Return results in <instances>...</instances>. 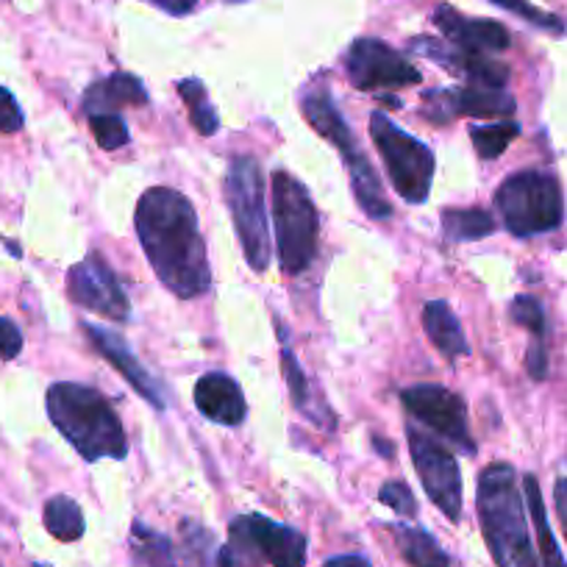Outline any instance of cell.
<instances>
[{"label": "cell", "mask_w": 567, "mask_h": 567, "mask_svg": "<svg viewBox=\"0 0 567 567\" xmlns=\"http://www.w3.org/2000/svg\"><path fill=\"white\" fill-rule=\"evenodd\" d=\"M409 454H412L414 471H417L420 484L425 495L440 506L451 523L462 520V473L456 465L454 454L443 443L432 440L429 434L417 432L414 425H406Z\"/></svg>", "instance_id": "30bf717a"}, {"label": "cell", "mask_w": 567, "mask_h": 567, "mask_svg": "<svg viewBox=\"0 0 567 567\" xmlns=\"http://www.w3.org/2000/svg\"><path fill=\"white\" fill-rule=\"evenodd\" d=\"M414 51L432 56L434 62H440L443 68H449L451 73L465 75L467 84L473 86H493V90H504L506 81H509V68L498 59H493L489 53L478 51H465V48L445 45L440 40H429V37H420L412 42Z\"/></svg>", "instance_id": "9a60e30c"}, {"label": "cell", "mask_w": 567, "mask_h": 567, "mask_svg": "<svg viewBox=\"0 0 567 567\" xmlns=\"http://www.w3.org/2000/svg\"><path fill=\"white\" fill-rule=\"evenodd\" d=\"M148 90L131 73H112L84 92L86 114H117L125 106H148Z\"/></svg>", "instance_id": "d6986e66"}, {"label": "cell", "mask_w": 567, "mask_h": 567, "mask_svg": "<svg viewBox=\"0 0 567 567\" xmlns=\"http://www.w3.org/2000/svg\"><path fill=\"white\" fill-rule=\"evenodd\" d=\"M178 95L184 97L189 112V123L198 131L200 136H212L220 131V117H217V109L212 106L209 92H206L204 81L200 79H184L178 81Z\"/></svg>", "instance_id": "d4e9b609"}, {"label": "cell", "mask_w": 567, "mask_h": 567, "mask_svg": "<svg viewBox=\"0 0 567 567\" xmlns=\"http://www.w3.org/2000/svg\"><path fill=\"white\" fill-rule=\"evenodd\" d=\"M493 3H495V7L506 9V12L517 14V18H523L526 23L537 25V29L550 31V34H556V37L565 34V29H567L565 20H559L556 14H548V12H543V9L532 7L528 0H493Z\"/></svg>", "instance_id": "4dcf8cb0"}, {"label": "cell", "mask_w": 567, "mask_h": 567, "mask_svg": "<svg viewBox=\"0 0 567 567\" xmlns=\"http://www.w3.org/2000/svg\"><path fill=\"white\" fill-rule=\"evenodd\" d=\"M346 73L357 90H403L423 81L420 70L386 42L362 37L346 53Z\"/></svg>", "instance_id": "7c38bea8"}, {"label": "cell", "mask_w": 567, "mask_h": 567, "mask_svg": "<svg viewBox=\"0 0 567 567\" xmlns=\"http://www.w3.org/2000/svg\"><path fill=\"white\" fill-rule=\"evenodd\" d=\"M34 567H42V565H34Z\"/></svg>", "instance_id": "f35d334b"}, {"label": "cell", "mask_w": 567, "mask_h": 567, "mask_svg": "<svg viewBox=\"0 0 567 567\" xmlns=\"http://www.w3.org/2000/svg\"><path fill=\"white\" fill-rule=\"evenodd\" d=\"M68 296L86 312H95L112 323H125L131 318L128 296L120 287L112 265L101 254H90L70 267Z\"/></svg>", "instance_id": "4fadbf2b"}, {"label": "cell", "mask_w": 567, "mask_h": 567, "mask_svg": "<svg viewBox=\"0 0 567 567\" xmlns=\"http://www.w3.org/2000/svg\"><path fill=\"white\" fill-rule=\"evenodd\" d=\"M509 315H512V320H515L517 326H523V329L532 331L534 342L545 346V331H548V323H545V309H543V303L537 301V298H534V296H517L515 301H512Z\"/></svg>", "instance_id": "f546056e"}, {"label": "cell", "mask_w": 567, "mask_h": 567, "mask_svg": "<svg viewBox=\"0 0 567 567\" xmlns=\"http://www.w3.org/2000/svg\"><path fill=\"white\" fill-rule=\"evenodd\" d=\"M90 128L103 151H117L128 145L131 131L120 114H90Z\"/></svg>", "instance_id": "f1b7e54d"}, {"label": "cell", "mask_w": 567, "mask_h": 567, "mask_svg": "<svg viewBox=\"0 0 567 567\" xmlns=\"http://www.w3.org/2000/svg\"><path fill=\"white\" fill-rule=\"evenodd\" d=\"M323 567H373L364 556L357 554H346V556H331Z\"/></svg>", "instance_id": "8d00e7d4"}, {"label": "cell", "mask_w": 567, "mask_h": 567, "mask_svg": "<svg viewBox=\"0 0 567 567\" xmlns=\"http://www.w3.org/2000/svg\"><path fill=\"white\" fill-rule=\"evenodd\" d=\"M517 136H520V125L515 120H506V123L495 125H473L471 128L473 148H476V154L482 159H498Z\"/></svg>", "instance_id": "4316f807"}, {"label": "cell", "mask_w": 567, "mask_h": 567, "mask_svg": "<svg viewBox=\"0 0 567 567\" xmlns=\"http://www.w3.org/2000/svg\"><path fill=\"white\" fill-rule=\"evenodd\" d=\"M151 3L159 7L162 12L173 14V18H184V14H189L198 7V0H151Z\"/></svg>", "instance_id": "d590c367"}, {"label": "cell", "mask_w": 567, "mask_h": 567, "mask_svg": "<svg viewBox=\"0 0 567 567\" xmlns=\"http://www.w3.org/2000/svg\"><path fill=\"white\" fill-rule=\"evenodd\" d=\"M23 125H25L23 109H20V103L14 101L12 92L0 84V131H3V134H18Z\"/></svg>", "instance_id": "d6a6232c"}, {"label": "cell", "mask_w": 567, "mask_h": 567, "mask_svg": "<svg viewBox=\"0 0 567 567\" xmlns=\"http://www.w3.org/2000/svg\"><path fill=\"white\" fill-rule=\"evenodd\" d=\"M373 445H375V449H379L381 454H384V456H392V449H390V445L381 443V437H375V440H373Z\"/></svg>", "instance_id": "74e56055"}, {"label": "cell", "mask_w": 567, "mask_h": 567, "mask_svg": "<svg viewBox=\"0 0 567 567\" xmlns=\"http://www.w3.org/2000/svg\"><path fill=\"white\" fill-rule=\"evenodd\" d=\"M134 554L142 565L148 567H176L173 559V543L165 534L154 532V528L142 526L140 520L134 523Z\"/></svg>", "instance_id": "83f0119b"}, {"label": "cell", "mask_w": 567, "mask_h": 567, "mask_svg": "<svg viewBox=\"0 0 567 567\" xmlns=\"http://www.w3.org/2000/svg\"><path fill=\"white\" fill-rule=\"evenodd\" d=\"M401 403L412 417L429 425L434 434L449 440L467 456L476 454L471 425H467V403L454 390L443 384H414L401 392Z\"/></svg>", "instance_id": "8fae6325"}, {"label": "cell", "mask_w": 567, "mask_h": 567, "mask_svg": "<svg viewBox=\"0 0 567 567\" xmlns=\"http://www.w3.org/2000/svg\"><path fill=\"white\" fill-rule=\"evenodd\" d=\"M195 406L206 420L220 425H239L248 414V403H245L243 386L231 379L228 373H204L195 381Z\"/></svg>", "instance_id": "ac0fdd59"}, {"label": "cell", "mask_w": 567, "mask_h": 567, "mask_svg": "<svg viewBox=\"0 0 567 567\" xmlns=\"http://www.w3.org/2000/svg\"><path fill=\"white\" fill-rule=\"evenodd\" d=\"M23 351V334L12 320L0 318V359H14Z\"/></svg>", "instance_id": "836d02e7"}, {"label": "cell", "mask_w": 567, "mask_h": 567, "mask_svg": "<svg viewBox=\"0 0 567 567\" xmlns=\"http://www.w3.org/2000/svg\"><path fill=\"white\" fill-rule=\"evenodd\" d=\"M42 523H45L48 534L59 543H75V539L84 537V512L68 495H56L45 504V512H42Z\"/></svg>", "instance_id": "cb8c5ba5"}, {"label": "cell", "mask_w": 567, "mask_h": 567, "mask_svg": "<svg viewBox=\"0 0 567 567\" xmlns=\"http://www.w3.org/2000/svg\"><path fill=\"white\" fill-rule=\"evenodd\" d=\"M370 136H373L381 162L390 173L395 193L412 206L425 204V198L432 193L434 171H437L432 148L420 142L417 136L406 134L384 112L370 114Z\"/></svg>", "instance_id": "ba28073f"}, {"label": "cell", "mask_w": 567, "mask_h": 567, "mask_svg": "<svg viewBox=\"0 0 567 567\" xmlns=\"http://www.w3.org/2000/svg\"><path fill=\"white\" fill-rule=\"evenodd\" d=\"M48 417L84 462L125 460L128 437L117 412L95 386L59 381L48 390Z\"/></svg>", "instance_id": "7a4b0ae2"}, {"label": "cell", "mask_w": 567, "mask_h": 567, "mask_svg": "<svg viewBox=\"0 0 567 567\" xmlns=\"http://www.w3.org/2000/svg\"><path fill=\"white\" fill-rule=\"evenodd\" d=\"M523 495H526L528 504V515L534 520V532H537V545H539V561L543 567H567L565 556H561L559 543L554 537V528L548 523V512H545L543 504V493H539V482L537 476L526 473L523 476Z\"/></svg>", "instance_id": "603a6c76"}, {"label": "cell", "mask_w": 567, "mask_h": 567, "mask_svg": "<svg viewBox=\"0 0 567 567\" xmlns=\"http://www.w3.org/2000/svg\"><path fill=\"white\" fill-rule=\"evenodd\" d=\"M226 200L250 270L265 272L270 265V231H267L261 167L254 156L231 159L226 173Z\"/></svg>", "instance_id": "9c48e42d"}, {"label": "cell", "mask_w": 567, "mask_h": 567, "mask_svg": "<svg viewBox=\"0 0 567 567\" xmlns=\"http://www.w3.org/2000/svg\"><path fill=\"white\" fill-rule=\"evenodd\" d=\"M554 504H556V515H559V523H561V534H565L567 539V476L556 478Z\"/></svg>", "instance_id": "e575fe53"}, {"label": "cell", "mask_w": 567, "mask_h": 567, "mask_svg": "<svg viewBox=\"0 0 567 567\" xmlns=\"http://www.w3.org/2000/svg\"><path fill=\"white\" fill-rule=\"evenodd\" d=\"M379 501L386 506V509L395 512V515L417 517V504H414L412 489H409L403 482H386L384 487L379 489Z\"/></svg>", "instance_id": "1f68e13d"}, {"label": "cell", "mask_w": 567, "mask_h": 567, "mask_svg": "<svg viewBox=\"0 0 567 567\" xmlns=\"http://www.w3.org/2000/svg\"><path fill=\"white\" fill-rule=\"evenodd\" d=\"M136 237L165 290L189 301L209 290L212 270L198 215L187 195L173 187H151L136 204Z\"/></svg>", "instance_id": "6da1fadb"}, {"label": "cell", "mask_w": 567, "mask_h": 567, "mask_svg": "<svg viewBox=\"0 0 567 567\" xmlns=\"http://www.w3.org/2000/svg\"><path fill=\"white\" fill-rule=\"evenodd\" d=\"M478 520H482L484 543L498 567H539L528 532L526 506H523L520 484L515 467L495 462L478 476L476 487Z\"/></svg>", "instance_id": "3957f363"}, {"label": "cell", "mask_w": 567, "mask_h": 567, "mask_svg": "<svg viewBox=\"0 0 567 567\" xmlns=\"http://www.w3.org/2000/svg\"><path fill=\"white\" fill-rule=\"evenodd\" d=\"M423 329L432 340V346L437 348L443 357L460 359L471 353V346L465 340V331H462L460 320L451 312V307L445 301H429L423 307Z\"/></svg>", "instance_id": "44dd1931"}, {"label": "cell", "mask_w": 567, "mask_h": 567, "mask_svg": "<svg viewBox=\"0 0 567 567\" xmlns=\"http://www.w3.org/2000/svg\"><path fill=\"white\" fill-rule=\"evenodd\" d=\"M301 112L303 117L312 123V128L340 151L342 162H346L348 167V176H351V187H353V195H357L359 209H362L368 217H373V220H386V217H392V204L386 200L384 187H381L379 176H375L368 156H364L362 148H359L357 136H353V131L348 128L346 117H342L340 109H337L331 92L318 90L303 95Z\"/></svg>", "instance_id": "277c9868"}, {"label": "cell", "mask_w": 567, "mask_h": 567, "mask_svg": "<svg viewBox=\"0 0 567 567\" xmlns=\"http://www.w3.org/2000/svg\"><path fill=\"white\" fill-rule=\"evenodd\" d=\"M434 25L443 31L445 40L456 48L478 53H501L509 48V31L495 20H473L456 12L449 3H440L434 12Z\"/></svg>", "instance_id": "e0dca14e"}, {"label": "cell", "mask_w": 567, "mask_h": 567, "mask_svg": "<svg viewBox=\"0 0 567 567\" xmlns=\"http://www.w3.org/2000/svg\"><path fill=\"white\" fill-rule=\"evenodd\" d=\"M392 537H395L401 556L412 567H451V559L443 550V545L425 528L398 523V526H392Z\"/></svg>", "instance_id": "7402d4cb"}, {"label": "cell", "mask_w": 567, "mask_h": 567, "mask_svg": "<svg viewBox=\"0 0 567 567\" xmlns=\"http://www.w3.org/2000/svg\"><path fill=\"white\" fill-rule=\"evenodd\" d=\"M272 223L281 270L298 276L318 254L320 217L309 189L287 171L272 173Z\"/></svg>", "instance_id": "5b68a950"}, {"label": "cell", "mask_w": 567, "mask_h": 567, "mask_svg": "<svg viewBox=\"0 0 567 567\" xmlns=\"http://www.w3.org/2000/svg\"><path fill=\"white\" fill-rule=\"evenodd\" d=\"M443 231L454 243H473L495 231V217L487 209H445Z\"/></svg>", "instance_id": "484cf974"}, {"label": "cell", "mask_w": 567, "mask_h": 567, "mask_svg": "<svg viewBox=\"0 0 567 567\" xmlns=\"http://www.w3.org/2000/svg\"><path fill=\"white\" fill-rule=\"evenodd\" d=\"M281 370H284V381H287V390H290L292 398V406L303 414V417L312 420L315 425H320L323 432H334L337 429V420L331 406H326L323 398L315 392L312 381L307 379L303 368L298 364L296 353L290 348H284L281 351Z\"/></svg>", "instance_id": "ffe728a7"}, {"label": "cell", "mask_w": 567, "mask_h": 567, "mask_svg": "<svg viewBox=\"0 0 567 567\" xmlns=\"http://www.w3.org/2000/svg\"><path fill=\"white\" fill-rule=\"evenodd\" d=\"M84 334L90 337V342L95 346V351L101 353V357L106 359V362L112 364V368L117 370V373L123 375V379L128 381V384L134 386V390L140 392V395L145 398L151 406L165 409V390H162L159 381L151 375V370L134 357V351H131L128 342H125L123 337L114 334V331H109V329H101V326H92V323H84Z\"/></svg>", "instance_id": "2e32d148"}, {"label": "cell", "mask_w": 567, "mask_h": 567, "mask_svg": "<svg viewBox=\"0 0 567 567\" xmlns=\"http://www.w3.org/2000/svg\"><path fill=\"white\" fill-rule=\"evenodd\" d=\"M495 209L506 231L520 239L556 231L565 220L559 178L545 171L512 173L495 193Z\"/></svg>", "instance_id": "52a82bcc"}, {"label": "cell", "mask_w": 567, "mask_h": 567, "mask_svg": "<svg viewBox=\"0 0 567 567\" xmlns=\"http://www.w3.org/2000/svg\"><path fill=\"white\" fill-rule=\"evenodd\" d=\"M425 117L434 123H451L454 117H512L515 97L493 86H456V90L425 92Z\"/></svg>", "instance_id": "5bb4252c"}, {"label": "cell", "mask_w": 567, "mask_h": 567, "mask_svg": "<svg viewBox=\"0 0 567 567\" xmlns=\"http://www.w3.org/2000/svg\"><path fill=\"white\" fill-rule=\"evenodd\" d=\"M309 539L298 528L284 526L265 515L234 517L228 526V543L217 550L220 567H303Z\"/></svg>", "instance_id": "8992f818"}]
</instances>
